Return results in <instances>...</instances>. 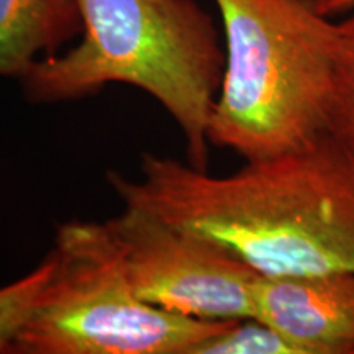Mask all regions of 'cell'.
I'll return each mask as SVG.
<instances>
[{
	"instance_id": "cell-10",
	"label": "cell",
	"mask_w": 354,
	"mask_h": 354,
	"mask_svg": "<svg viewBox=\"0 0 354 354\" xmlns=\"http://www.w3.org/2000/svg\"><path fill=\"white\" fill-rule=\"evenodd\" d=\"M190 354H297V349L272 326L246 318L197 344Z\"/></svg>"
},
{
	"instance_id": "cell-11",
	"label": "cell",
	"mask_w": 354,
	"mask_h": 354,
	"mask_svg": "<svg viewBox=\"0 0 354 354\" xmlns=\"http://www.w3.org/2000/svg\"><path fill=\"white\" fill-rule=\"evenodd\" d=\"M312 2L317 10L326 17L351 12L354 8V0H312Z\"/></svg>"
},
{
	"instance_id": "cell-8",
	"label": "cell",
	"mask_w": 354,
	"mask_h": 354,
	"mask_svg": "<svg viewBox=\"0 0 354 354\" xmlns=\"http://www.w3.org/2000/svg\"><path fill=\"white\" fill-rule=\"evenodd\" d=\"M56 258L50 254L19 281L0 287V353L12 354L17 336L41 299L55 272Z\"/></svg>"
},
{
	"instance_id": "cell-9",
	"label": "cell",
	"mask_w": 354,
	"mask_h": 354,
	"mask_svg": "<svg viewBox=\"0 0 354 354\" xmlns=\"http://www.w3.org/2000/svg\"><path fill=\"white\" fill-rule=\"evenodd\" d=\"M338 26L339 41L330 97L328 130L354 145V8Z\"/></svg>"
},
{
	"instance_id": "cell-1",
	"label": "cell",
	"mask_w": 354,
	"mask_h": 354,
	"mask_svg": "<svg viewBox=\"0 0 354 354\" xmlns=\"http://www.w3.org/2000/svg\"><path fill=\"white\" fill-rule=\"evenodd\" d=\"M140 169V180L107 174L125 207L210 241L261 276L354 271V145L333 131L230 176L151 153Z\"/></svg>"
},
{
	"instance_id": "cell-2",
	"label": "cell",
	"mask_w": 354,
	"mask_h": 354,
	"mask_svg": "<svg viewBox=\"0 0 354 354\" xmlns=\"http://www.w3.org/2000/svg\"><path fill=\"white\" fill-rule=\"evenodd\" d=\"M82 39L35 61L19 81L35 104L79 100L107 84L138 87L174 118L189 165L209 167V125L227 53L196 0H76Z\"/></svg>"
},
{
	"instance_id": "cell-3",
	"label": "cell",
	"mask_w": 354,
	"mask_h": 354,
	"mask_svg": "<svg viewBox=\"0 0 354 354\" xmlns=\"http://www.w3.org/2000/svg\"><path fill=\"white\" fill-rule=\"evenodd\" d=\"M225 74L210 145L246 162L302 148L328 130L339 26L312 0H215Z\"/></svg>"
},
{
	"instance_id": "cell-5",
	"label": "cell",
	"mask_w": 354,
	"mask_h": 354,
	"mask_svg": "<svg viewBox=\"0 0 354 354\" xmlns=\"http://www.w3.org/2000/svg\"><path fill=\"white\" fill-rule=\"evenodd\" d=\"M105 227L146 304L203 320L254 318L251 289L261 274L225 250L135 207Z\"/></svg>"
},
{
	"instance_id": "cell-6",
	"label": "cell",
	"mask_w": 354,
	"mask_h": 354,
	"mask_svg": "<svg viewBox=\"0 0 354 354\" xmlns=\"http://www.w3.org/2000/svg\"><path fill=\"white\" fill-rule=\"evenodd\" d=\"M251 292L254 318L297 354H354V271L259 276Z\"/></svg>"
},
{
	"instance_id": "cell-7",
	"label": "cell",
	"mask_w": 354,
	"mask_h": 354,
	"mask_svg": "<svg viewBox=\"0 0 354 354\" xmlns=\"http://www.w3.org/2000/svg\"><path fill=\"white\" fill-rule=\"evenodd\" d=\"M82 28L76 0H0V77L20 79Z\"/></svg>"
},
{
	"instance_id": "cell-4",
	"label": "cell",
	"mask_w": 354,
	"mask_h": 354,
	"mask_svg": "<svg viewBox=\"0 0 354 354\" xmlns=\"http://www.w3.org/2000/svg\"><path fill=\"white\" fill-rule=\"evenodd\" d=\"M55 272L12 354H190L236 320L177 315L141 300L105 223L56 233Z\"/></svg>"
}]
</instances>
